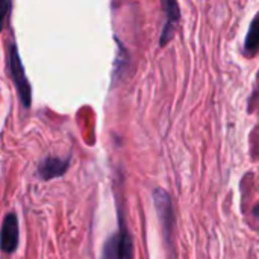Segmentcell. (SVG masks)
<instances>
[{
	"mask_svg": "<svg viewBox=\"0 0 259 259\" xmlns=\"http://www.w3.org/2000/svg\"><path fill=\"white\" fill-rule=\"evenodd\" d=\"M118 220L120 229L117 234L106 240L102 252V259H134V243L120 214Z\"/></svg>",
	"mask_w": 259,
	"mask_h": 259,
	"instance_id": "cell-1",
	"label": "cell"
},
{
	"mask_svg": "<svg viewBox=\"0 0 259 259\" xmlns=\"http://www.w3.org/2000/svg\"><path fill=\"white\" fill-rule=\"evenodd\" d=\"M9 67H11V77L15 83L20 100H21L24 108H29L32 103V88H30V83L24 74V67L21 64V59H20V55H18L15 44L9 46Z\"/></svg>",
	"mask_w": 259,
	"mask_h": 259,
	"instance_id": "cell-2",
	"label": "cell"
},
{
	"mask_svg": "<svg viewBox=\"0 0 259 259\" xmlns=\"http://www.w3.org/2000/svg\"><path fill=\"white\" fill-rule=\"evenodd\" d=\"M153 202H155V208L158 211L159 222L162 225V231L165 234V240L171 241L173 228H175V214H173L171 199L167 191H164L162 188H156L153 191Z\"/></svg>",
	"mask_w": 259,
	"mask_h": 259,
	"instance_id": "cell-3",
	"label": "cell"
},
{
	"mask_svg": "<svg viewBox=\"0 0 259 259\" xmlns=\"http://www.w3.org/2000/svg\"><path fill=\"white\" fill-rule=\"evenodd\" d=\"M18 246V219L14 212H9L2 225V250L5 253L15 252Z\"/></svg>",
	"mask_w": 259,
	"mask_h": 259,
	"instance_id": "cell-4",
	"label": "cell"
},
{
	"mask_svg": "<svg viewBox=\"0 0 259 259\" xmlns=\"http://www.w3.org/2000/svg\"><path fill=\"white\" fill-rule=\"evenodd\" d=\"M162 5H164L167 18H165V26L161 33V46H165L173 38V33L181 20V12H179V6L176 0H162Z\"/></svg>",
	"mask_w": 259,
	"mask_h": 259,
	"instance_id": "cell-5",
	"label": "cell"
},
{
	"mask_svg": "<svg viewBox=\"0 0 259 259\" xmlns=\"http://www.w3.org/2000/svg\"><path fill=\"white\" fill-rule=\"evenodd\" d=\"M70 165V158H56L47 156L38 165V173L44 181H50L55 178H61Z\"/></svg>",
	"mask_w": 259,
	"mask_h": 259,
	"instance_id": "cell-6",
	"label": "cell"
},
{
	"mask_svg": "<svg viewBox=\"0 0 259 259\" xmlns=\"http://www.w3.org/2000/svg\"><path fill=\"white\" fill-rule=\"evenodd\" d=\"M259 50V15L252 21L246 42H244V52L246 55H255Z\"/></svg>",
	"mask_w": 259,
	"mask_h": 259,
	"instance_id": "cell-7",
	"label": "cell"
},
{
	"mask_svg": "<svg viewBox=\"0 0 259 259\" xmlns=\"http://www.w3.org/2000/svg\"><path fill=\"white\" fill-rule=\"evenodd\" d=\"M9 9H11V0H3V26H5L6 18L9 15Z\"/></svg>",
	"mask_w": 259,
	"mask_h": 259,
	"instance_id": "cell-8",
	"label": "cell"
},
{
	"mask_svg": "<svg viewBox=\"0 0 259 259\" xmlns=\"http://www.w3.org/2000/svg\"><path fill=\"white\" fill-rule=\"evenodd\" d=\"M253 214H255V215H256V217L259 219V205L258 206H255V209H253Z\"/></svg>",
	"mask_w": 259,
	"mask_h": 259,
	"instance_id": "cell-9",
	"label": "cell"
}]
</instances>
